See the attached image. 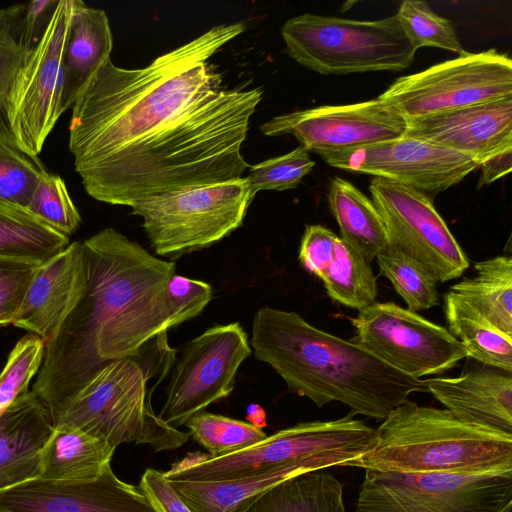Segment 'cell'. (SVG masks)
Wrapping results in <instances>:
<instances>
[{"mask_svg": "<svg viewBox=\"0 0 512 512\" xmlns=\"http://www.w3.org/2000/svg\"><path fill=\"white\" fill-rule=\"evenodd\" d=\"M244 30L216 25L141 69L104 63L69 122L75 171L92 198L132 207L243 177L241 149L263 90L226 87L211 58Z\"/></svg>", "mask_w": 512, "mask_h": 512, "instance_id": "6da1fadb", "label": "cell"}, {"mask_svg": "<svg viewBox=\"0 0 512 512\" xmlns=\"http://www.w3.org/2000/svg\"><path fill=\"white\" fill-rule=\"evenodd\" d=\"M87 289L55 336L45 343L32 391L58 418L74 394L105 364L140 358L166 335V287L175 263L105 228L82 241Z\"/></svg>", "mask_w": 512, "mask_h": 512, "instance_id": "7a4b0ae2", "label": "cell"}, {"mask_svg": "<svg viewBox=\"0 0 512 512\" xmlns=\"http://www.w3.org/2000/svg\"><path fill=\"white\" fill-rule=\"evenodd\" d=\"M255 357L270 365L290 392L317 407L333 401L352 414L384 420L425 380L405 375L369 352L322 331L296 312L263 307L252 322Z\"/></svg>", "mask_w": 512, "mask_h": 512, "instance_id": "3957f363", "label": "cell"}, {"mask_svg": "<svg viewBox=\"0 0 512 512\" xmlns=\"http://www.w3.org/2000/svg\"><path fill=\"white\" fill-rule=\"evenodd\" d=\"M352 467L402 473L512 472V434L407 400L383 420L373 448Z\"/></svg>", "mask_w": 512, "mask_h": 512, "instance_id": "277c9868", "label": "cell"}, {"mask_svg": "<svg viewBox=\"0 0 512 512\" xmlns=\"http://www.w3.org/2000/svg\"><path fill=\"white\" fill-rule=\"evenodd\" d=\"M375 441L376 429L351 415L302 422L234 453H189L173 463L164 476L167 480L211 482L246 478L282 466H294L304 473L352 466Z\"/></svg>", "mask_w": 512, "mask_h": 512, "instance_id": "5b68a950", "label": "cell"}, {"mask_svg": "<svg viewBox=\"0 0 512 512\" xmlns=\"http://www.w3.org/2000/svg\"><path fill=\"white\" fill-rule=\"evenodd\" d=\"M150 372L140 358L108 362L74 394L54 425L77 428L114 449L122 443L148 444L157 452L181 447L190 434L154 413L147 388Z\"/></svg>", "mask_w": 512, "mask_h": 512, "instance_id": "8992f818", "label": "cell"}, {"mask_svg": "<svg viewBox=\"0 0 512 512\" xmlns=\"http://www.w3.org/2000/svg\"><path fill=\"white\" fill-rule=\"evenodd\" d=\"M281 35L293 60L323 75L401 71L416 54L396 15L359 21L307 13L288 19Z\"/></svg>", "mask_w": 512, "mask_h": 512, "instance_id": "52a82bcc", "label": "cell"}, {"mask_svg": "<svg viewBox=\"0 0 512 512\" xmlns=\"http://www.w3.org/2000/svg\"><path fill=\"white\" fill-rule=\"evenodd\" d=\"M253 199L246 177L148 197L132 208L154 252L177 259L242 226Z\"/></svg>", "mask_w": 512, "mask_h": 512, "instance_id": "ba28073f", "label": "cell"}, {"mask_svg": "<svg viewBox=\"0 0 512 512\" xmlns=\"http://www.w3.org/2000/svg\"><path fill=\"white\" fill-rule=\"evenodd\" d=\"M512 472L365 470L356 512H510Z\"/></svg>", "mask_w": 512, "mask_h": 512, "instance_id": "9c48e42d", "label": "cell"}, {"mask_svg": "<svg viewBox=\"0 0 512 512\" xmlns=\"http://www.w3.org/2000/svg\"><path fill=\"white\" fill-rule=\"evenodd\" d=\"M512 96V61L491 49L397 78L377 98L406 121Z\"/></svg>", "mask_w": 512, "mask_h": 512, "instance_id": "30bf717a", "label": "cell"}, {"mask_svg": "<svg viewBox=\"0 0 512 512\" xmlns=\"http://www.w3.org/2000/svg\"><path fill=\"white\" fill-rule=\"evenodd\" d=\"M74 0H60L36 46L18 71L4 113L17 146L38 156L63 112V52Z\"/></svg>", "mask_w": 512, "mask_h": 512, "instance_id": "8fae6325", "label": "cell"}, {"mask_svg": "<svg viewBox=\"0 0 512 512\" xmlns=\"http://www.w3.org/2000/svg\"><path fill=\"white\" fill-rule=\"evenodd\" d=\"M350 321V342L416 379L444 374L468 357L445 327L393 302H374Z\"/></svg>", "mask_w": 512, "mask_h": 512, "instance_id": "7c38bea8", "label": "cell"}, {"mask_svg": "<svg viewBox=\"0 0 512 512\" xmlns=\"http://www.w3.org/2000/svg\"><path fill=\"white\" fill-rule=\"evenodd\" d=\"M248 335L238 322L213 326L184 347L158 417L171 427L231 394L237 371L251 354Z\"/></svg>", "mask_w": 512, "mask_h": 512, "instance_id": "4fadbf2b", "label": "cell"}, {"mask_svg": "<svg viewBox=\"0 0 512 512\" xmlns=\"http://www.w3.org/2000/svg\"><path fill=\"white\" fill-rule=\"evenodd\" d=\"M369 191L389 245L420 263L437 283L459 278L469 268L468 257L429 196L381 177L371 180Z\"/></svg>", "mask_w": 512, "mask_h": 512, "instance_id": "5bb4252c", "label": "cell"}, {"mask_svg": "<svg viewBox=\"0 0 512 512\" xmlns=\"http://www.w3.org/2000/svg\"><path fill=\"white\" fill-rule=\"evenodd\" d=\"M319 156L332 167L392 180L431 199L479 168L466 155L407 135Z\"/></svg>", "mask_w": 512, "mask_h": 512, "instance_id": "9a60e30c", "label": "cell"}, {"mask_svg": "<svg viewBox=\"0 0 512 512\" xmlns=\"http://www.w3.org/2000/svg\"><path fill=\"white\" fill-rule=\"evenodd\" d=\"M406 129V120L378 98L298 110L260 126L266 136L291 134L302 147L318 155L397 139Z\"/></svg>", "mask_w": 512, "mask_h": 512, "instance_id": "2e32d148", "label": "cell"}, {"mask_svg": "<svg viewBox=\"0 0 512 512\" xmlns=\"http://www.w3.org/2000/svg\"><path fill=\"white\" fill-rule=\"evenodd\" d=\"M0 512H157L143 491L120 480L111 465L96 478L34 477L0 489Z\"/></svg>", "mask_w": 512, "mask_h": 512, "instance_id": "e0dca14e", "label": "cell"}, {"mask_svg": "<svg viewBox=\"0 0 512 512\" xmlns=\"http://www.w3.org/2000/svg\"><path fill=\"white\" fill-rule=\"evenodd\" d=\"M406 122L405 135L466 155L479 165L512 149V96Z\"/></svg>", "mask_w": 512, "mask_h": 512, "instance_id": "ac0fdd59", "label": "cell"}, {"mask_svg": "<svg viewBox=\"0 0 512 512\" xmlns=\"http://www.w3.org/2000/svg\"><path fill=\"white\" fill-rule=\"evenodd\" d=\"M86 289L82 241H74L39 265L11 325L46 343L84 297Z\"/></svg>", "mask_w": 512, "mask_h": 512, "instance_id": "d6986e66", "label": "cell"}, {"mask_svg": "<svg viewBox=\"0 0 512 512\" xmlns=\"http://www.w3.org/2000/svg\"><path fill=\"white\" fill-rule=\"evenodd\" d=\"M511 373L482 365L458 377L427 379L425 387L458 418L512 434Z\"/></svg>", "mask_w": 512, "mask_h": 512, "instance_id": "ffe728a7", "label": "cell"}, {"mask_svg": "<svg viewBox=\"0 0 512 512\" xmlns=\"http://www.w3.org/2000/svg\"><path fill=\"white\" fill-rule=\"evenodd\" d=\"M52 416L31 390L0 416V489L38 476L41 451L54 430Z\"/></svg>", "mask_w": 512, "mask_h": 512, "instance_id": "44dd1931", "label": "cell"}, {"mask_svg": "<svg viewBox=\"0 0 512 512\" xmlns=\"http://www.w3.org/2000/svg\"><path fill=\"white\" fill-rule=\"evenodd\" d=\"M113 38L104 10L74 0L73 16L63 52V112L110 59Z\"/></svg>", "mask_w": 512, "mask_h": 512, "instance_id": "7402d4cb", "label": "cell"}, {"mask_svg": "<svg viewBox=\"0 0 512 512\" xmlns=\"http://www.w3.org/2000/svg\"><path fill=\"white\" fill-rule=\"evenodd\" d=\"M114 452L105 441L58 424L41 451L37 477L55 481L94 479L110 465Z\"/></svg>", "mask_w": 512, "mask_h": 512, "instance_id": "603a6c76", "label": "cell"}, {"mask_svg": "<svg viewBox=\"0 0 512 512\" xmlns=\"http://www.w3.org/2000/svg\"><path fill=\"white\" fill-rule=\"evenodd\" d=\"M329 210L340 228V238L371 263L389 247L385 222L373 201L351 182L331 179L327 192Z\"/></svg>", "mask_w": 512, "mask_h": 512, "instance_id": "cb8c5ba5", "label": "cell"}, {"mask_svg": "<svg viewBox=\"0 0 512 512\" xmlns=\"http://www.w3.org/2000/svg\"><path fill=\"white\" fill-rule=\"evenodd\" d=\"M300 474L297 467L282 466L228 481H168L192 512H244L265 491Z\"/></svg>", "mask_w": 512, "mask_h": 512, "instance_id": "d4e9b609", "label": "cell"}, {"mask_svg": "<svg viewBox=\"0 0 512 512\" xmlns=\"http://www.w3.org/2000/svg\"><path fill=\"white\" fill-rule=\"evenodd\" d=\"M474 269V277L464 278L449 291L512 336V258L491 257L475 263Z\"/></svg>", "mask_w": 512, "mask_h": 512, "instance_id": "484cf974", "label": "cell"}, {"mask_svg": "<svg viewBox=\"0 0 512 512\" xmlns=\"http://www.w3.org/2000/svg\"><path fill=\"white\" fill-rule=\"evenodd\" d=\"M244 512H345L343 486L326 469L307 472L274 485Z\"/></svg>", "mask_w": 512, "mask_h": 512, "instance_id": "4316f807", "label": "cell"}, {"mask_svg": "<svg viewBox=\"0 0 512 512\" xmlns=\"http://www.w3.org/2000/svg\"><path fill=\"white\" fill-rule=\"evenodd\" d=\"M448 331L482 365L512 372V336L448 291L444 295Z\"/></svg>", "mask_w": 512, "mask_h": 512, "instance_id": "83f0119b", "label": "cell"}, {"mask_svg": "<svg viewBox=\"0 0 512 512\" xmlns=\"http://www.w3.org/2000/svg\"><path fill=\"white\" fill-rule=\"evenodd\" d=\"M69 244L28 209L0 199V257L44 263Z\"/></svg>", "mask_w": 512, "mask_h": 512, "instance_id": "f1b7e54d", "label": "cell"}, {"mask_svg": "<svg viewBox=\"0 0 512 512\" xmlns=\"http://www.w3.org/2000/svg\"><path fill=\"white\" fill-rule=\"evenodd\" d=\"M321 281L331 299L349 308L362 310L376 302L377 284L370 263L340 237Z\"/></svg>", "mask_w": 512, "mask_h": 512, "instance_id": "f546056e", "label": "cell"}, {"mask_svg": "<svg viewBox=\"0 0 512 512\" xmlns=\"http://www.w3.org/2000/svg\"><path fill=\"white\" fill-rule=\"evenodd\" d=\"M380 274L386 277L413 312L439 305L437 282L417 261L389 247L376 257Z\"/></svg>", "mask_w": 512, "mask_h": 512, "instance_id": "4dcf8cb0", "label": "cell"}, {"mask_svg": "<svg viewBox=\"0 0 512 512\" xmlns=\"http://www.w3.org/2000/svg\"><path fill=\"white\" fill-rule=\"evenodd\" d=\"M189 434L211 456H222L253 446L267 435L246 421L200 411L184 424Z\"/></svg>", "mask_w": 512, "mask_h": 512, "instance_id": "1f68e13d", "label": "cell"}, {"mask_svg": "<svg viewBox=\"0 0 512 512\" xmlns=\"http://www.w3.org/2000/svg\"><path fill=\"white\" fill-rule=\"evenodd\" d=\"M395 15L416 51L422 47H435L457 54L465 51L453 23L436 14L426 2L405 0Z\"/></svg>", "mask_w": 512, "mask_h": 512, "instance_id": "d6a6232c", "label": "cell"}, {"mask_svg": "<svg viewBox=\"0 0 512 512\" xmlns=\"http://www.w3.org/2000/svg\"><path fill=\"white\" fill-rule=\"evenodd\" d=\"M45 171L37 156L0 140V199L27 209Z\"/></svg>", "mask_w": 512, "mask_h": 512, "instance_id": "836d02e7", "label": "cell"}, {"mask_svg": "<svg viewBox=\"0 0 512 512\" xmlns=\"http://www.w3.org/2000/svg\"><path fill=\"white\" fill-rule=\"evenodd\" d=\"M27 209L68 237L81 223L80 213L69 195L65 181L47 170L40 177Z\"/></svg>", "mask_w": 512, "mask_h": 512, "instance_id": "e575fe53", "label": "cell"}, {"mask_svg": "<svg viewBox=\"0 0 512 512\" xmlns=\"http://www.w3.org/2000/svg\"><path fill=\"white\" fill-rule=\"evenodd\" d=\"M45 351V341L34 334L22 337L8 355L0 372V416L21 394L28 391L38 374Z\"/></svg>", "mask_w": 512, "mask_h": 512, "instance_id": "d590c367", "label": "cell"}, {"mask_svg": "<svg viewBox=\"0 0 512 512\" xmlns=\"http://www.w3.org/2000/svg\"><path fill=\"white\" fill-rule=\"evenodd\" d=\"M315 166L309 151L301 145L282 156L253 165L246 177L252 199L258 191H284L298 186Z\"/></svg>", "mask_w": 512, "mask_h": 512, "instance_id": "8d00e7d4", "label": "cell"}, {"mask_svg": "<svg viewBox=\"0 0 512 512\" xmlns=\"http://www.w3.org/2000/svg\"><path fill=\"white\" fill-rule=\"evenodd\" d=\"M24 8L25 3L0 9V109L2 110L13 81L28 54L19 41V26Z\"/></svg>", "mask_w": 512, "mask_h": 512, "instance_id": "74e56055", "label": "cell"}, {"mask_svg": "<svg viewBox=\"0 0 512 512\" xmlns=\"http://www.w3.org/2000/svg\"><path fill=\"white\" fill-rule=\"evenodd\" d=\"M212 295V287L208 283L182 275H172L166 287L169 328L201 314L211 301Z\"/></svg>", "mask_w": 512, "mask_h": 512, "instance_id": "f35d334b", "label": "cell"}, {"mask_svg": "<svg viewBox=\"0 0 512 512\" xmlns=\"http://www.w3.org/2000/svg\"><path fill=\"white\" fill-rule=\"evenodd\" d=\"M40 264L0 257V327L11 325Z\"/></svg>", "mask_w": 512, "mask_h": 512, "instance_id": "ab89813d", "label": "cell"}, {"mask_svg": "<svg viewBox=\"0 0 512 512\" xmlns=\"http://www.w3.org/2000/svg\"><path fill=\"white\" fill-rule=\"evenodd\" d=\"M337 236L322 225H307L299 248V261L310 273L323 278L332 259Z\"/></svg>", "mask_w": 512, "mask_h": 512, "instance_id": "60d3db41", "label": "cell"}, {"mask_svg": "<svg viewBox=\"0 0 512 512\" xmlns=\"http://www.w3.org/2000/svg\"><path fill=\"white\" fill-rule=\"evenodd\" d=\"M139 488L157 512H192L172 488L164 472L148 468L141 477Z\"/></svg>", "mask_w": 512, "mask_h": 512, "instance_id": "b9f144b4", "label": "cell"}, {"mask_svg": "<svg viewBox=\"0 0 512 512\" xmlns=\"http://www.w3.org/2000/svg\"><path fill=\"white\" fill-rule=\"evenodd\" d=\"M57 3L56 0H36L25 3L19 26V41L27 53L39 42Z\"/></svg>", "mask_w": 512, "mask_h": 512, "instance_id": "7bdbcfd3", "label": "cell"}, {"mask_svg": "<svg viewBox=\"0 0 512 512\" xmlns=\"http://www.w3.org/2000/svg\"><path fill=\"white\" fill-rule=\"evenodd\" d=\"M512 168V149L496 154L479 165L477 189L489 185L509 174Z\"/></svg>", "mask_w": 512, "mask_h": 512, "instance_id": "ee69618b", "label": "cell"}, {"mask_svg": "<svg viewBox=\"0 0 512 512\" xmlns=\"http://www.w3.org/2000/svg\"><path fill=\"white\" fill-rule=\"evenodd\" d=\"M246 420L249 424L258 429L267 426L266 412L262 406L257 403H251L246 408Z\"/></svg>", "mask_w": 512, "mask_h": 512, "instance_id": "f6af8a7d", "label": "cell"}, {"mask_svg": "<svg viewBox=\"0 0 512 512\" xmlns=\"http://www.w3.org/2000/svg\"><path fill=\"white\" fill-rule=\"evenodd\" d=\"M0 140L16 145V141L9 129L4 110L0 109Z\"/></svg>", "mask_w": 512, "mask_h": 512, "instance_id": "bcb514c9", "label": "cell"}]
</instances>
